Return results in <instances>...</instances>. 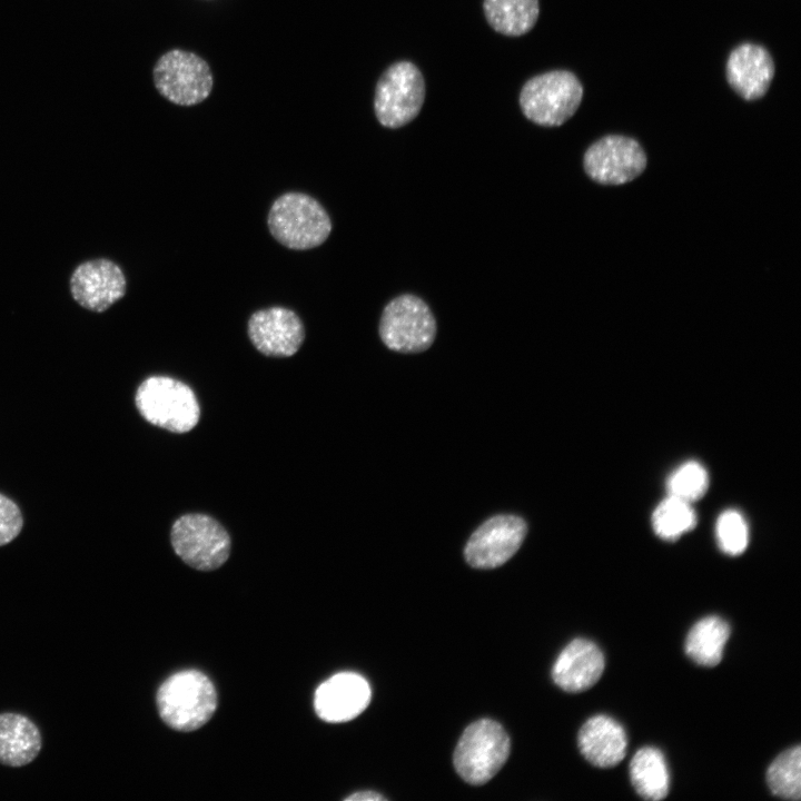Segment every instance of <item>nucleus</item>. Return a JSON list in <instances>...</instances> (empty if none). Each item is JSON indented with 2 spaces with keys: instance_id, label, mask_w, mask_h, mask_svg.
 Returning a JSON list of instances; mask_svg holds the SVG:
<instances>
[{
  "instance_id": "obj_1",
  "label": "nucleus",
  "mask_w": 801,
  "mask_h": 801,
  "mask_svg": "<svg viewBox=\"0 0 801 801\" xmlns=\"http://www.w3.org/2000/svg\"><path fill=\"white\" fill-rule=\"evenodd\" d=\"M157 708L174 730L189 732L202 726L217 708L211 681L201 672L186 670L169 676L158 689Z\"/></svg>"
},
{
  "instance_id": "obj_22",
  "label": "nucleus",
  "mask_w": 801,
  "mask_h": 801,
  "mask_svg": "<svg viewBox=\"0 0 801 801\" xmlns=\"http://www.w3.org/2000/svg\"><path fill=\"white\" fill-rule=\"evenodd\" d=\"M654 533L664 541H675L694 528L696 515L691 503L668 496L652 513Z\"/></svg>"
},
{
  "instance_id": "obj_16",
  "label": "nucleus",
  "mask_w": 801,
  "mask_h": 801,
  "mask_svg": "<svg viewBox=\"0 0 801 801\" xmlns=\"http://www.w3.org/2000/svg\"><path fill=\"white\" fill-rule=\"evenodd\" d=\"M604 670V656L593 642L575 639L557 656L552 678L566 692H581L590 689L601 678Z\"/></svg>"
},
{
  "instance_id": "obj_3",
  "label": "nucleus",
  "mask_w": 801,
  "mask_h": 801,
  "mask_svg": "<svg viewBox=\"0 0 801 801\" xmlns=\"http://www.w3.org/2000/svg\"><path fill=\"white\" fill-rule=\"evenodd\" d=\"M135 403L148 423L172 433L189 432L197 425L200 416L192 389L167 376L145 379L136 392Z\"/></svg>"
},
{
  "instance_id": "obj_7",
  "label": "nucleus",
  "mask_w": 801,
  "mask_h": 801,
  "mask_svg": "<svg viewBox=\"0 0 801 801\" xmlns=\"http://www.w3.org/2000/svg\"><path fill=\"white\" fill-rule=\"evenodd\" d=\"M379 336L390 350L421 353L433 344L436 322L422 298L404 294L385 306L379 322Z\"/></svg>"
},
{
  "instance_id": "obj_14",
  "label": "nucleus",
  "mask_w": 801,
  "mask_h": 801,
  "mask_svg": "<svg viewBox=\"0 0 801 801\" xmlns=\"http://www.w3.org/2000/svg\"><path fill=\"white\" fill-rule=\"evenodd\" d=\"M372 691L368 682L354 672H340L322 683L314 699L317 715L327 722H346L368 705Z\"/></svg>"
},
{
  "instance_id": "obj_13",
  "label": "nucleus",
  "mask_w": 801,
  "mask_h": 801,
  "mask_svg": "<svg viewBox=\"0 0 801 801\" xmlns=\"http://www.w3.org/2000/svg\"><path fill=\"white\" fill-rule=\"evenodd\" d=\"M248 336L258 352L271 357H289L297 353L305 337L298 315L285 307L255 312L248 320Z\"/></svg>"
},
{
  "instance_id": "obj_24",
  "label": "nucleus",
  "mask_w": 801,
  "mask_h": 801,
  "mask_svg": "<svg viewBox=\"0 0 801 801\" xmlns=\"http://www.w3.org/2000/svg\"><path fill=\"white\" fill-rule=\"evenodd\" d=\"M709 483V474L702 464L695 461L685 462L669 475L668 496L692 504L705 494Z\"/></svg>"
},
{
  "instance_id": "obj_9",
  "label": "nucleus",
  "mask_w": 801,
  "mask_h": 801,
  "mask_svg": "<svg viewBox=\"0 0 801 801\" xmlns=\"http://www.w3.org/2000/svg\"><path fill=\"white\" fill-rule=\"evenodd\" d=\"M158 92L179 106H194L208 98L214 77L209 65L198 55L172 49L164 53L152 71Z\"/></svg>"
},
{
  "instance_id": "obj_4",
  "label": "nucleus",
  "mask_w": 801,
  "mask_h": 801,
  "mask_svg": "<svg viewBox=\"0 0 801 801\" xmlns=\"http://www.w3.org/2000/svg\"><path fill=\"white\" fill-rule=\"evenodd\" d=\"M583 87L567 70H553L528 79L520 92L524 116L536 125L557 127L577 110Z\"/></svg>"
},
{
  "instance_id": "obj_6",
  "label": "nucleus",
  "mask_w": 801,
  "mask_h": 801,
  "mask_svg": "<svg viewBox=\"0 0 801 801\" xmlns=\"http://www.w3.org/2000/svg\"><path fill=\"white\" fill-rule=\"evenodd\" d=\"M424 100L425 80L419 69L413 62L397 61L376 83L374 110L383 127L396 129L419 113Z\"/></svg>"
},
{
  "instance_id": "obj_15",
  "label": "nucleus",
  "mask_w": 801,
  "mask_h": 801,
  "mask_svg": "<svg viewBox=\"0 0 801 801\" xmlns=\"http://www.w3.org/2000/svg\"><path fill=\"white\" fill-rule=\"evenodd\" d=\"M774 70L769 51L760 44L748 42L731 51L725 66L730 87L748 101L762 98L767 93Z\"/></svg>"
},
{
  "instance_id": "obj_20",
  "label": "nucleus",
  "mask_w": 801,
  "mask_h": 801,
  "mask_svg": "<svg viewBox=\"0 0 801 801\" xmlns=\"http://www.w3.org/2000/svg\"><path fill=\"white\" fill-rule=\"evenodd\" d=\"M483 10L490 26L497 32L518 37L535 26L538 0H484Z\"/></svg>"
},
{
  "instance_id": "obj_26",
  "label": "nucleus",
  "mask_w": 801,
  "mask_h": 801,
  "mask_svg": "<svg viewBox=\"0 0 801 801\" xmlns=\"http://www.w3.org/2000/svg\"><path fill=\"white\" fill-rule=\"evenodd\" d=\"M23 526V518L18 505L0 493V546L13 541Z\"/></svg>"
},
{
  "instance_id": "obj_21",
  "label": "nucleus",
  "mask_w": 801,
  "mask_h": 801,
  "mask_svg": "<svg viewBox=\"0 0 801 801\" xmlns=\"http://www.w3.org/2000/svg\"><path fill=\"white\" fill-rule=\"evenodd\" d=\"M730 636L728 623L719 616H706L696 622L685 640V652L695 663L714 666L721 659Z\"/></svg>"
},
{
  "instance_id": "obj_23",
  "label": "nucleus",
  "mask_w": 801,
  "mask_h": 801,
  "mask_svg": "<svg viewBox=\"0 0 801 801\" xmlns=\"http://www.w3.org/2000/svg\"><path fill=\"white\" fill-rule=\"evenodd\" d=\"M767 781L771 792L783 799L801 797V749L794 746L781 753L769 767Z\"/></svg>"
},
{
  "instance_id": "obj_11",
  "label": "nucleus",
  "mask_w": 801,
  "mask_h": 801,
  "mask_svg": "<svg viewBox=\"0 0 801 801\" xmlns=\"http://www.w3.org/2000/svg\"><path fill=\"white\" fill-rule=\"evenodd\" d=\"M583 165L592 180L602 185H623L644 171L646 155L636 140L609 135L587 148Z\"/></svg>"
},
{
  "instance_id": "obj_8",
  "label": "nucleus",
  "mask_w": 801,
  "mask_h": 801,
  "mask_svg": "<svg viewBox=\"0 0 801 801\" xmlns=\"http://www.w3.org/2000/svg\"><path fill=\"white\" fill-rule=\"evenodd\" d=\"M175 553L189 566L212 571L230 554V537L225 527L205 514H186L175 521L170 532Z\"/></svg>"
},
{
  "instance_id": "obj_17",
  "label": "nucleus",
  "mask_w": 801,
  "mask_h": 801,
  "mask_svg": "<svg viewBox=\"0 0 801 801\" xmlns=\"http://www.w3.org/2000/svg\"><path fill=\"white\" fill-rule=\"evenodd\" d=\"M577 743L581 753L590 763L599 768H611L625 756L627 738L615 720L606 715H595L581 728Z\"/></svg>"
},
{
  "instance_id": "obj_12",
  "label": "nucleus",
  "mask_w": 801,
  "mask_h": 801,
  "mask_svg": "<svg viewBox=\"0 0 801 801\" xmlns=\"http://www.w3.org/2000/svg\"><path fill=\"white\" fill-rule=\"evenodd\" d=\"M70 289L73 299L91 312H105L126 293L121 268L105 258L87 260L72 273Z\"/></svg>"
},
{
  "instance_id": "obj_25",
  "label": "nucleus",
  "mask_w": 801,
  "mask_h": 801,
  "mask_svg": "<svg viewBox=\"0 0 801 801\" xmlns=\"http://www.w3.org/2000/svg\"><path fill=\"white\" fill-rule=\"evenodd\" d=\"M715 536L722 552L732 556L742 554L749 543V526L743 515L735 510L722 512L716 520Z\"/></svg>"
},
{
  "instance_id": "obj_18",
  "label": "nucleus",
  "mask_w": 801,
  "mask_h": 801,
  "mask_svg": "<svg viewBox=\"0 0 801 801\" xmlns=\"http://www.w3.org/2000/svg\"><path fill=\"white\" fill-rule=\"evenodd\" d=\"M42 746L41 733L26 715L6 712L0 714V763L22 767L32 762Z\"/></svg>"
},
{
  "instance_id": "obj_5",
  "label": "nucleus",
  "mask_w": 801,
  "mask_h": 801,
  "mask_svg": "<svg viewBox=\"0 0 801 801\" xmlns=\"http://www.w3.org/2000/svg\"><path fill=\"white\" fill-rule=\"evenodd\" d=\"M510 738L496 721L482 719L469 724L461 735L453 762L467 783L481 785L490 781L506 762Z\"/></svg>"
},
{
  "instance_id": "obj_19",
  "label": "nucleus",
  "mask_w": 801,
  "mask_h": 801,
  "mask_svg": "<svg viewBox=\"0 0 801 801\" xmlns=\"http://www.w3.org/2000/svg\"><path fill=\"white\" fill-rule=\"evenodd\" d=\"M631 782L645 800L659 801L666 797L670 785L668 765L662 752L653 746L640 749L630 764Z\"/></svg>"
},
{
  "instance_id": "obj_27",
  "label": "nucleus",
  "mask_w": 801,
  "mask_h": 801,
  "mask_svg": "<svg viewBox=\"0 0 801 801\" xmlns=\"http://www.w3.org/2000/svg\"><path fill=\"white\" fill-rule=\"evenodd\" d=\"M346 801H380L386 800L382 794L374 791H360L353 793L345 799Z\"/></svg>"
},
{
  "instance_id": "obj_2",
  "label": "nucleus",
  "mask_w": 801,
  "mask_h": 801,
  "mask_svg": "<svg viewBox=\"0 0 801 801\" xmlns=\"http://www.w3.org/2000/svg\"><path fill=\"white\" fill-rule=\"evenodd\" d=\"M273 237L287 248L305 250L322 245L332 231V221L324 207L301 192L278 197L268 214Z\"/></svg>"
},
{
  "instance_id": "obj_10",
  "label": "nucleus",
  "mask_w": 801,
  "mask_h": 801,
  "mask_svg": "<svg viewBox=\"0 0 801 801\" xmlns=\"http://www.w3.org/2000/svg\"><path fill=\"white\" fill-rule=\"evenodd\" d=\"M526 533L527 524L521 516L494 515L469 536L464 547L465 561L475 568L498 567L518 551Z\"/></svg>"
}]
</instances>
